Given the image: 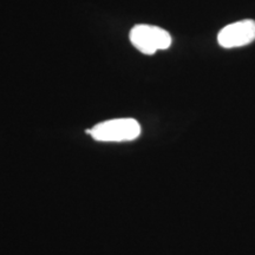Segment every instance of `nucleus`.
I'll return each instance as SVG.
<instances>
[{"label": "nucleus", "instance_id": "obj_1", "mask_svg": "<svg viewBox=\"0 0 255 255\" xmlns=\"http://www.w3.org/2000/svg\"><path fill=\"white\" fill-rule=\"evenodd\" d=\"M87 132L100 142H127L139 137L141 126L133 119H116L97 124Z\"/></svg>", "mask_w": 255, "mask_h": 255}, {"label": "nucleus", "instance_id": "obj_3", "mask_svg": "<svg viewBox=\"0 0 255 255\" xmlns=\"http://www.w3.org/2000/svg\"><path fill=\"white\" fill-rule=\"evenodd\" d=\"M254 40L255 21L251 19L227 25L220 31L218 36L219 44L226 49L245 46Z\"/></svg>", "mask_w": 255, "mask_h": 255}, {"label": "nucleus", "instance_id": "obj_2", "mask_svg": "<svg viewBox=\"0 0 255 255\" xmlns=\"http://www.w3.org/2000/svg\"><path fill=\"white\" fill-rule=\"evenodd\" d=\"M130 41L139 52L154 55L159 50H167L171 45V36L163 28L139 24L130 31Z\"/></svg>", "mask_w": 255, "mask_h": 255}]
</instances>
